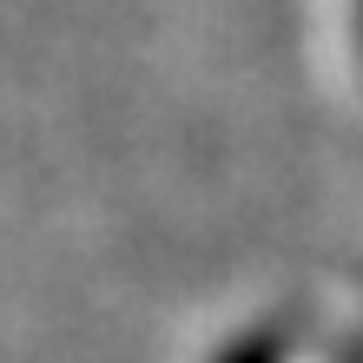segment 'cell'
Segmentation results:
<instances>
[{
    "mask_svg": "<svg viewBox=\"0 0 363 363\" xmlns=\"http://www.w3.org/2000/svg\"><path fill=\"white\" fill-rule=\"evenodd\" d=\"M225 363H264V350H245V357H225Z\"/></svg>",
    "mask_w": 363,
    "mask_h": 363,
    "instance_id": "1",
    "label": "cell"
}]
</instances>
